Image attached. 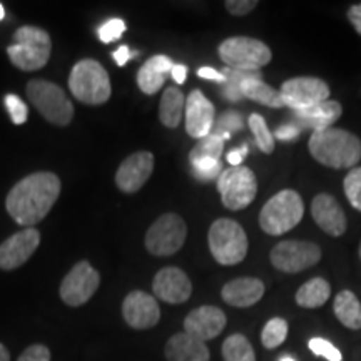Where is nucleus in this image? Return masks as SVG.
<instances>
[{
  "label": "nucleus",
  "mask_w": 361,
  "mask_h": 361,
  "mask_svg": "<svg viewBox=\"0 0 361 361\" xmlns=\"http://www.w3.org/2000/svg\"><path fill=\"white\" fill-rule=\"evenodd\" d=\"M17 361H51V350L45 345L29 346Z\"/></svg>",
  "instance_id": "nucleus-41"
},
{
  "label": "nucleus",
  "mask_w": 361,
  "mask_h": 361,
  "mask_svg": "<svg viewBox=\"0 0 361 361\" xmlns=\"http://www.w3.org/2000/svg\"><path fill=\"white\" fill-rule=\"evenodd\" d=\"M223 149H224L223 139H221L219 135L211 133L209 135H206V137L200 139V141L196 142V146L191 149V152H189V162H196L201 159L219 161L221 154H223Z\"/></svg>",
  "instance_id": "nucleus-30"
},
{
  "label": "nucleus",
  "mask_w": 361,
  "mask_h": 361,
  "mask_svg": "<svg viewBox=\"0 0 361 361\" xmlns=\"http://www.w3.org/2000/svg\"><path fill=\"white\" fill-rule=\"evenodd\" d=\"M197 75H200L201 79H207V80H216V82L219 84H224V74L221 71H216L213 67H201V69H197Z\"/></svg>",
  "instance_id": "nucleus-44"
},
{
  "label": "nucleus",
  "mask_w": 361,
  "mask_h": 361,
  "mask_svg": "<svg viewBox=\"0 0 361 361\" xmlns=\"http://www.w3.org/2000/svg\"><path fill=\"white\" fill-rule=\"evenodd\" d=\"M219 59L226 67L243 72H258L273 59L271 49L264 42L252 37H229L221 42Z\"/></svg>",
  "instance_id": "nucleus-7"
},
{
  "label": "nucleus",
  "mask_w": 361,
  "mask_h": 361,
  "mask_svg": "<svg viewBox=\"0 0 361 361\" xmlns=\"http://www.w3.org/2000/svg\"><path fill=\"white\" fill-rule=\"evenodd\" d=\"M308 346L316 356H322L328 361H343L341 351L324 338H311Z\"/></svg>",
  "instance_id": "nucleus-38"
},
{
  "label": "nucleus",
  "mask_w": 361,
  "mask_h": 361,
  "mask_svg": "<svg viewBox=\"0 0 361 361\" xmlns=\"http://www.w3.org/2000/svg\"><path fill=\"white\" fill-rule=\"evenodd\" d=\"M0 361H11V353H8V350L2 343H0Z\"/></svg>",
  "instance_id": "nucleus-48"
},
{
  "label": "nucleus",
  "mask_w": 361,
  "mask_h": 361,
  "mask_svg": "<svg viewBox=\"0 0 361 361\" xmlns=\"http://www.w3.org/2000/svg\"><path fill=\"white\" fill-rule=\"evenodd\" d=\"M288 336V323L283 318H273L264 324L261 333V343L266 350H274L281 346Z\"/></svg>",
  "instance_id": "nucleus-31"
},
{
  "label": "nucleus",
  "mask_w": 361,
  "mask_h": 361,
  "mask_svg": "<svg viewBox=\"0 0 361 361\" xmlns=\"http://www.w3.org/2000/svg\"><path fill=\"white\" fill-rule=\"evenodd\" d=\"M226 314L218 306H200L184 319V333L200 341H209L219 336L226 328Z\"/></svg>",
  "instance_id": "nucleus-18"
},
{
  "label": "nucleus",
  "mask_w": 361,
  "mask_h": 361,
  "mask_svg": "<svg viewBox=\"0 0 361 361\" xmlns=\"http://www.w3.org/2000/svg\"><path fill=\"white\" fill-rule=\"evenodd\" d=\"M343 188H345V194L350 204L356 211H361V168H353L346 174Z\"/></svg>",
  "instance_id": "nucleus-35"
},
{
  "label": "nucleus",
  "mask_w": 361,
  "mask_h": 361,
  "mask_svg": "<svg viewBox=\"0 0 361 361\" xmlns=\"http://www.w3.org/2000/svg\"><path fill=\"white\" fill-rule=\"evenodd\" d=\"M348 20L351 22V25L355 27L356 32L361 35V4H355V6L350 7Z\"/></svg>",
  "instance_id": "nucleus-46"
},
{
  "label": "nucleus",
  "mask_w": 361,
  "mask_h": 361,
  "mask_svg": "<svg viewBox=\"0 0 361 361\" xmlns=\"http://www.w3.org/2000/svg\"><path fill=\"white\" fill-rule=\"evenodd\" d=\"M4 102H6V107L8 111V116H11L12 123L17 126L25 124L27 117H29L27 104L22 101L19 96H16V94H8V96H6V99H4Z\"/></svg>",
  "instance_id": "nucleus-39"
},
{
  "label": "nucleus",
  "mask_w": 361,
  "mask_h": 361,
  "mask_svg": "<svg viewBox=\"0 0 361 361\" xmlns=\"http://www.w3.org/2000/svg\"><path fill=\"white\" fill-rule=\"evenodd\" d=\"M331 296V286L326 279L323 278H313L306 281L303 286L296 293V303L301 308H319L323 306Z\"/></svg>",
  "instance_id": "nucleus-28"
},
{
  "label": "nucleus",
  "mask_w": 361,
  "mask_h": 361,
  "mask_svg": "<svg viewBox=\"0 0 361 361\" xmlns=\"http://www.w3.org/2000/svg\"><path fill=\"white\" fill-rule=\"evenodd\" d=\"M133 56H137V54H130L128 45H121V47L117 49V51L112 52V57H114L116 64L119 66V67L126 66V62H128Z\"/></svg>",
  "instance_id": "nucleus-45"
},
{
  "label": "nucleus",
  "mask_w": 361,
  "mask_h": 361,
  "mask_svg": "<svg viewBox=\"0 0 361 361\" xmlns=\"http://www.w3.org/2000/svg\"><path fill=\"white\" fill-rule=\"evenodd\" d=\"M269 258L274 268L283 273H300L322 259V247L314 243L288 239L273 247Z\"/></svg>",
  "instance_id": "nucleus-11"
},
{
  "label": "nucleus",
  "mask_w": 361,
  "mask_h": 361,
  "mask_svg": "<svg viewBox=\"0 0 361 361\" xmlns=\"http://www.w3.org/2000/svg\"><path fill=\"white\" fill-rule=\"evenodd\" d=\"M301 129L298 128L295 124H284V126H279V128L274 130V137L278 139V141H293V139H296L298 135H300Z\"/></svg>",
  "instance_id": "nucleus-42"
},
{
  "label": "nucleus",
  "mask_w": 361,
  "mask_h": 361,
  "mask_svg": "<svg viewBox=\"0 0 361 361\" xmlns=\"http://www.w3.org/2000/svg\"><path fill=\"white\" fill-rule=\"evenodd\" d=\"M126 29H128V27H126V22L123 19H109L99 25L97 35L99 39H101V42L111 44L114 42V40H119L123 37Z\"/></svg>",
  "instance_id": "nucleus-37"
},
{
  "label": "nucleus",
  "mask_w": 361,
  "mask_h": 361,
  "mask_svg": "<svg viewBox=\"0 0 361 361\" xmlns=\"http://www.w3.org/2000/svg\"><path fill=\"white\" fill-rule=\"evenodd\" d=\"M4 17H6V8L0 4V20H4Z\"/></svg>",
  "instance_id": "nucleus-50"
},
{
  "label": "nucleus",
  "mask_w": 361,
  "mask_h": 361,
  "mask_svg": "<svg viewBox=\"0 0 361 361\" xmlns=\"http://www.w3.org/2000/svg\"><path fill=\"white\" fill-rule=\"evenodd\" d=\"M52 52V40L45 30L24 25L13 34V44L7 47V56L17 69L32 72L47 64Z\"/></svg>",
  "instance_id": "nucleus-3"
},
{
  "label": "nucleus",
  "mask_w": 361,
  "mask_h": 361,
  "mask_svg": "<svg viewBox=\"0 0 361 361\" xmlns=\"http://www.w3.org/2000/svg\"><path fill=\"white\" fill-rule=\"evenodd\" d=\"M152 291L161 301L169 305H180L191 298L192 284L183 269L169 266V268L157 271L152 281Z\"/></svg>",
  "instance_id": "nucleus-17"
},
{
  "label": "nucleus",
  "mask_w": 361,
  "mask_h": 361,
  "mask_svg": "<svg viewBox=\"0 0 361 361\" xmlns=\"http://www.w3.org/2000/svg\"><path fill=\"white\" fill-rule=\"evenodd\" d=\"M154 169V156L149 151H139L126 157L116 173V184L126 194L137 192Z\"/></svg>",
  "instance_id": "nucleus-15"
},
{
  "label": "nucleus",
  "mask_w": 361,
  "mask_h": 361,
  "mask_svg": "<svg viewBox=\"0 0 361 361\" xmlns=\"http://www.w3.org/2000/svg\"><path fill=\"white\" fill-rule=\"evenodd\" d=\"M224 74V84H223V96L226 99H229V101L236 102L239 99H243L241 96V84L243 80L251 78V75H256L258 72H243V71H234V69H229V67H224L223 71H221Z\"/></svg>",
  "instance_id": "nucleus-33"
},
{
  "label": "nucleus",
  "mask_w": 361,
  "mask_h": 361,
  "mask_svg": "<svg viewBox=\"0 0 361 361\" xmlns=\"http://www.w3.org/2000/svg\"><path fill=\"white\" fill-rule=\"evenodd\" d=\"M278 361H298V360L293 358V356H290V355H284V356H281V358H279Z\"/></svg>",
  "instance_id": "nucleus-49"
},
{
  "label": "nucleus",
  "mask_w": 361,
  "mask_h": 361,
  "mask_svg": "<svg viewBox=\"0 0 361 361\" xmlns=\"http://www.w3.org/2000/svg\"><path fill=\"white\" fill-rule=\"evenodd\" d=\"M224 7L228 8V12L231 13V16L243 17L255 11V8L258 7V2H256V0H228V2L224 4Z\"/></svg>",
  "instance_id": "nucleus-40"
},
{
  "label": "nucleus",
  "mask_w": 361,
  "mask_h": 361,
  "mask_svg": "<svg viewBox=\"0 0 361 361\" xmlns=\"http://www.w3.org/2000/svg\"><path fill=\"white\" fill-rule=\"evenodd\" d=\"M241 96L243 99H250V101H255L266 107H273V109H281L284 106L281 94L274 87H271L269 84L264 82L261 72L243 80Z\"/></svg>",
  "instance_id": "nucleus-25"
},
{
  "label": "nucleus",
  "mask_w": 361,
  "mask_h": 361,
  "mask_svg": "<svg viewBox=\"0 0 361 361\" xmlns=\"http://www.w3.org/2000/svg\"><path fill=\"white\" fill-rule=\"evenodd\" d=\"M341 114L343 107L340 102L324 101L306 107V109L293 111L291 119L300 129H313V133H318V130H326L331 126H335Z\"/></svg>",
  "instance_id": "nucleus-21"
},
{
  "label": "nucleus",
  "mask_w": 361,
  "mask_h": 361,
  "mask_svg": "<svg viewBox=\"0 0 361 361\" xmlns=\"http://www.w3.org/2000/svg\"><path fill=\"white\" fill-rule=\"evenodd\" d=\"M264 295V283L258 278H238L226 283L221 296L234 308H250Z\"/></svg>",
  "instance_id": "nucleus-22"
},
{
  "label": "nucleus",
  "mask_w": 361,
  "mask_h": 361,
  "mask_svg": "<svg viewBox=\"0 0 361 361\" xmlns=\"http://www.w3.org/2000/svg\"><path fill=\"white\" fill-rule=\"evenodd\" d=\"M191 169L194 178L204 180V183L219 178L221 173H223V166H221V161L218 159H201L191 162Z\"/></svg>",
  "instance_id": "nucleus-36"
},
{
  "label": "nucleus",
  "mask_w": 361,
  "mask_h": 361,
  "mask_svg": "<svg viewBox=\"0 0 361 361\" xmlns=\"http://www.w3.org/2000/svg\"><path fill=\"white\" fill-rule=\"evenodd\" d=\"M218 191L224 207L231 211L246 209L258 192V180L246 166L224 169L218 178Z\"/></svg>",
  "instance_id": "nucleus-9"
},
{
  "label": "nucleus",
  "mask_w": 361,
  "mask_h": 361,
  "mask_svg": "<svg viewBox=\"0 0 361 361\" xmlns=\"http://www.w3.org/2000/svg\"><path fill=\"white\" fill-rule=\"evenodd\" d=\"M311 156L333 169L355 168L361 159V141L345 129L329 128L313 133L308 142Z\"/></svg>",
  "instance_id": "nucleus-2"
},
{
  "label": "nucleus",
  "mask_w": 361,
  "mask_h": 361,
  "mask_svg": "<svg viewBox=\"0 0 361 361\" xmlns=\"http://www.w3.org/2000/svg\"><path fill=\"white\" fill-rule=\"evenodd\" d=\"M247 123H250L251 133L255 135L256 146H258L264 154H271V152L274 151V135L271 134L268 126H266L264 117L259 114H251Z\"/></svg>",
  "instance_id": "nucleus-32"
},
{
  "label": "nucleus",
  "mask_w": 361,
  "mask_h": 361,
  "mask_svg": "<svg viewBox=\"0 0 361 361\" xmlns=\"http://www.w3.org/2000/svg\"><path fill=\"white\" fill-rule=\"evenodd\" d=\"M124 322L134 329H149L161 319V308L154 296L144 291H130L123 303Z\"/></svg>",
  "instance_id": "nucleus-16"
},
{
  "label": "nucleus",
  "mask_w": 361,
  "mask_h": 361,
  "mask_svg": "<svg viewBox=\"0 0 361 361\" xmlns=\"http://www.w3.org/2000/svg\"><path fill=\"white\" fill-rule=\"evenodd\" d=\"M186 109V97L178 87H168L162 92L159 104V121L166 128L176 129Z\"/></svg>",
  "instance_id": "nucleus-26"
},
{
  "label": "nucleus",
  "mask_w": 361,
  "mask_h": 361,
  "mask_svg": "<svg viewBox=\"0 0 361 361\" xmlns=\"http://www.w3.org/2000/svg\"><path fill=\"white\" fill-rule=\"evenodd\" d=\"M224 361H256L255 348L245 335L234 333L223 343Z\"/></svg>",
  "instance_id": "nucleus-29"
},
{
  "label": "nucleus",
  "mask_w": 361,
  "mask_h": 361,
  "mask_svg": "<svg viewBox=\"0 0 361 361\" xmlns=\"http://www.w3.org/2000/svg\"><path fill=\"white\" fill-rule=\"evenodd\" d=\"M61 194V179L49 171H40L20 179L7 194L6 207L17 224L34 228L42 221Z\"/></svg>",
  "instance_id": "nucleus-1"
},
{
  "label": "nucleus",
  "mask_w": 361,
  "mask_h": 361,
  "mask_svg": "<svg viewBox=\"0 0 361 361\" xmlns=\"http://www.w3.org/2000/svg\"><path fill=\"white\" fill-rule=\"evenodd\" d=\"M188 226L179 214L166 213L146 233V250L154 256H173L186 243Z\"/></svg>",
  "instance_id": "nucleus-10"
},
{
  "label": "nucleus",
  "mask_w": 361,
  "mask_h": 361,
  "mask_svg": "<svg viewBox=\"0 0 361 361\" xmlns=\"http://www.w3.org/2000/svg\"><path fill=\"white\" fill-rule=\"evenodd\" d=\"M213 128L214 129L211 130V133L219 135L223 141H228V139L233 135V133L243 129V117H241V114H238V112H234V111L224 112V114L221 116L218 121H216Z\"/></svg>",
  "instance_id": "nucleus-34"
},
{
  "label": "nucleus",
  "mask_w": 361,
  "mask_h": 361,
  "mask_svg": "<svg viewBox=\"0 0 361 361\" xmlns=\"http://www.w3.org/2000/svg\"><path fill=\"white\" fill-rule=\"evenodd\" d=\"M40 245V233L35 228H25L12 234L0 245V269L12 271L29 261Z\"/></svg>",
  "instance_id": "nucleus-14"
},
{
  "label": "nucleus",
  "mask_w": 361,
  "mask_h": 361,
  "mask_svg": "<svg viewBox=\"0 0 361 361\" xmlns=\"http://www.w3.org/2000/svg\"><path fill=\"white\" fill-rule=\"evenodd\" d=\"M305 214V202L293 189L274 194L259 213V226L266 234L281 236L300 224Z\"/></svg>",
  "instance_id": "nucleus-4"
},
{
  "label": "nucleus",
  "mask_w": 361,
  "mask_h": 361,
  "mask_svg": "<svg viewBox=\"0 0 361 361\" xmlns=\"http://www.w3.org/2000/svg\"><path fill=\"white\" fill-rule=\"evenodd\" d=\"M311 214L316 224L328 233L329 236H341L346 231V216L341 206L331 194H316L311 202Z\"/></svg>",
  "instance_id": "nucleus-20"
},
{
  "label": "nucleus",
  "mask_w": 361,
  "mask_h": 361,
  "mask_svg": "<svg viewBox=\"0 0 361 361\" xmlns=\"http://www.w3.org/2000/svg\"><path fill=\"white\" fill-rule=\"evenodd\" d=\"M99 284H101V276L97 269H94L89 261H79L62 279L61 290H59L61 300L67 306L79 308L96 295Z\"/></svg>",
  "instance_id": "nucleus-12"
},
{
  "label": "nucleus",
  "mask_w": 361,
  "mask_h": 361,
  "mask_svg": "<svg viewBox=\"0 0 361 361\" xmlns=\"http://www.w3.org/2000/svg\"><path fill=\"white\" fill-rule=\"evenodd\" d=\"M186 133L192 139L206 137L214 126V106L201 90L194 89L186 99Z\"/></svg>",
  "instance_id": "nucleus-19"
},
{
  "label": "nucleus",
  "mask_w": 361,
  "mask_h": 361,
  "mask_svg": "<svg viewBox=\"0 0 361 361\" xmlns=\"http://www.w3.org/2000/svg\"><path fill=\"white\" fill-rule=\"evenodd\" d=\"M27 96L49 123L61 128L71 124L74 117V106L57 84L44 79H34L27 84Z\"/></svg>",
  "instance_id": "nucleus-8"
},
{
  "label": "nucleus",
  "mask_w": 361,
  "mask_h": 361,
  "mask_svg": "<svg viewBox=\"0 0 361 361\" xmlns=\"http://www.w3.org/2000/svg\"><path fill=\"white\" fill-rule=\"evenodd\" d=\"M333 311L343 326L350 329L361 328V303L355 293L348 290L338 293L335 303H333Z\"/></svg>",
  "instance_id": "nucleus-27"
},
{
  "label": "nucleus",
  "mask_w": 361,
  "mask_h": 361,
  "mask_svg": "<svg viewBox=\"0 0 361 361\" xmlns=\"http://www.w3.org/2000/svg\"><path fill=\"white\" fill-rule=\"evenodd\" d=\"M164 355L168 361H209L211 355L206 343L188 333H176L166 343Z\"/></svg>",
  "instance_id": "nucleus-23"
},
{
  "label": "nucleus",
  "mask_w": 361,
  "mask_h": 361,
  "mask_svg": "<svg viewBox=\"0 0 361 361\" xmlns=\"http://www.w3.org/2000/svg\"><path fill=\"white\" fill-rule=\"evenodd\" d=\"M171 78L178 84H184L188 79V67L184 64H174L173 69H171Z\"/></svg>",
  "instance_id": "nucleus-47"
},
{
  "label": "nucleus",
  "mask_w": 361,
  "mask_h": 361,
  "mask_svg": "<svg viewBox=\"0 0 361 361\" xmlns=\"http://www.w3.org/2000/svg\"><path fill=\"white\" fill-rule=\"evenodd\" d=\"M173 61L168 56H154L142 64L137 72V85L147 96L159 92L173 69Z\"/></svg>",
  "instance_id": "nucleus-24"
},
{
  "label": "nucleus",
  "mask_w": 361,
  "mask_h": 361,
  "mask_svg": "<svg viewBox=\"0 0 361 361\" xmlns=\"http://www.w3.org/2000/svg\"><path fill=\"white\" fill-rule=\"evenodd\" d=\"M209 251L213 258L223 266H234L246 258L247 236L241 224L234 219L221 218L214 221L207 234Z\"/></svg>",
  "instance_id": "nucleus-6"
},
{
  "label": "nucleus",
  "mask_w": 361,
  "mask_h": 361,
  "mask_svg": "<svg viewBox=\"0 0 361 361\" xmlns=\"http://www.w3.org/2000/svg\"><path fill=\"white\" fill-rule=\"evenodd\" d=\"M358 255H360V258H361V245H360V250H358Z\"/></svg>",
  "instance_id": "nucleus-51"
},
{
  "label": "nucleus",
  "mask_w": 361,
  "mask_h": 361,
  "mask_svg": "<svg viewBox=\"0 0 361 361\" xmlns=\"http://www.w3.org/2000/svg\"><path fill=\"white\" fill-rule=\"evenodd\" d=\"M69 89L78 101L89 106H101L111 97L109 74L101 62L94 59H84L72 67Z\"/></svg>",
  "instance_id": "nucleus-5"
},
{
  "label": "nucleus",
  "mask_w": 361,
  "mask_h": 361,
  "mask_svg": "<svg viewBox=\"0 0 361 361\" xmlns=\"http://www.w3.org/2000/svg\"><path fill=\"white\" fill-rule=\"evenodd\" d=\"M247 154V144H243L241 147L233 149V151L228 152V162L231 164V168H236V166H243V161Z\"/></svg>",
  "instance_id": "nucleus-43"
},
{
  "label": "nucleus",
  "mask_w": 361,
  "mask_h": 361,
  "mask_svg": "<svg viewBox=\"0 0 361 361\" xmlns=\"http://www.w3.org/2000/svg\"><path fill=\"white\" fill-rule=\"evenodd\" d=\"M283 104L291 111H301L328 101L329 85L318 78H295L281 85Z\"/></svg>",
  "instance_id": "nucleus-13"
}]
</instances>
